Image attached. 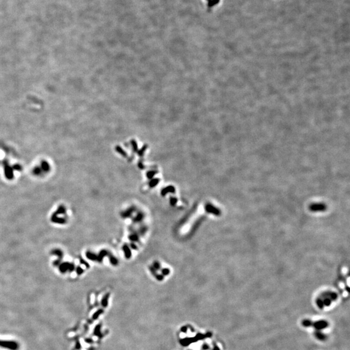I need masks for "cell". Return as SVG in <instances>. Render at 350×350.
I'll return each instance as SVG.
<instances>
[{
    "mask_svg": "<svg viewBox=\"0 0 350 350\" xmlns=\"http://www.w3.org/2000/svg\"><path fill=\"white\" fill-rule=\"evenodd\" d=\"M313 326L315 327L316 330L321 331L329 326V323L325 320H318L313 322Z\"/></svg>",
    "mask_w": 350,
    "mask_h": 350,
    "instance_id": "obj_1",
    "label": "cell"
},
{
    "mask_svg": "<svg viewBox=\"0 0 350 350\" xmlns=\"http://www.w3.org/2000/svg\"><path fill=\"white\" fill-rule=\"evenodd\" d=\"M315 337L318 340H320V341H325L327 339V337L325 335V334H324L320 331H317L316 330L315 333Z\"/></svg>",
    "mask_w": 350,
    "mask_h": 350,
    "instance_id": "obj_2",
    "label": "cell"
},
{
    "mask_svg": "<svg viewBox=\"0 0 350 350\" xmlns=\"http://www.w3.org/2000/svg\"><path fill=\"white\" fill-rule=\"evenodd\" d=\"M313 322L310 320H303L301 322V325H303V327H311L313 326Z\"/></svg>",
    "mask_w": 350,
    "mask_h": 350,
    "instance_id": "obj_3",
    "label": "cell"
},
{
    "mask_svg": "<svg viewBox=\"0 0 350 350\" xmlns=\"http://www.w3.org/2000/svg\"><path fill=\"white\" fill-rule=\"evenodd\" d=\"M316 305H317V306L319 309H323L324 307V303H323V300L321 299V298H318L317 300H316Z\"/></svg>",
    "mask_w": 350,
    "mask_h": 350,
    "instance_id": "obj_4",
    "label": "cell"
},
{
    "mask_svg": "<svg viewBox=\"0 0 350 350\" xmlns=\"http://www.w3.org/2000/svg\"><path fill=\"white\" fill-rule=\"evenodd\" d=\"M323 300V303H324V306L329 307V306H331L332 301H331V300L330 299V298H324V300Z\"/></svg>",
    "mask_w": 350,
    "mask_h": 350,
    "instance_id": "obj_5",
    "label": "cell"
}]
</instances>
